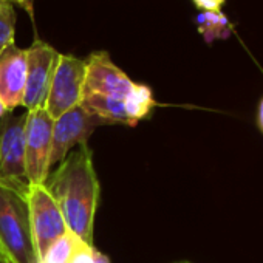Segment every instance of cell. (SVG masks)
Instances as JSON below:
<instances>
[{
	"label": "cell",
	"instance_id": "1",
	"mask_svg": "<svg viewBox=\"0 0 263 263\" xmlns=\"http://www.w3.org/2000/svg\"><path fill=\"white\" fill-rule=\"evenodd\" d=\"M45 187L56 200L67 228L93 246L95 215L99 203V181L93 167V154L87 144L67 155L48 175Z\"/></svg>",
	"mask_w": 263,
	"mask_h": 263
},
{
	"label": "cell",
	"instance_id": "2",
	"mask_svg": "<svg viewBox=\"0 0 263 263\" xmlns=\"http://www.w3.org/2000/svg\"><path fill=\"white\" fill-rule=\"evenodd\" d=\"M0 246L13 263H41L27 191L0 180Z\"/></svg>",
	"mask_w": 263,
	"mask_h": 263
},
{
	"label": "cell",
	"instance_id": "3",
	"mask_svg": "<svg viewBox=\"0 0 263 263\" xmlns=\"http://www.w3.org/2000/svg\"><path fill=\"white\" fill-rule=\"evenodd\" d=\"M27 200L30 206L33 237L42 263L54 243L68 232V228L56 200L45 184H30L27 189Z\"/></svg>",
	"mask_w": 263,
	"mask_h": 263
},
{
	"label": "cell",
	"instance_id": "4",
	"mask_svg": "<svg viewBox=\"0 0 263 263\" xmlns=\"http://www.w3.org/2000/svg\"><path fill=\"white\" fill-rule=\"evenodd\" d=\"M53 124L45 108L27 111L25 122V167L30 184H45L50 175Z\"/></svg>",
	"mask_w": 263,
	"mask_h": 263
},
{
	"label": "cell",
	"instance_id": "5",
	"mask_svg": "<svg viewBox=\"0 0 263 263\" xmlns=\"http://www.w3.org/2000/svg\"><path fill=\"white\" fill-rule=\"evenodd\" d=\"M85 82V59L71 54H59L45 110L53 121L81 104Z\"/></svg>",
	"mask_w": 263,
	"mask_h": 263
},
{
	"label": "cell",
	"instance_id": "6",
	"mask_svg": "<svg viewBox=\"0 0 263 263\" xmlns=\"http://www.w3.org/2000/svg\"><path fill=\"white\" fill-rule=\"evenodd\" d=\"M25 122L27 113L0 119V180L27 191L30 183L25 167Z\"/></svg>",
	"mask_w": 263,
	"mask_h": 263
},
{
	"label": "cell",
	"instance_id": "7",
	"mask_svg": "<svg viewBox=\"0 0 263 263\" xmlns=\"http://www.w3.org/2000/svg\"><path fill=\"white\" fill-rule=\"evenodd\" d=\"M27 51V85L22 107L27 111L45 108L51 79L61 53L50 44L36 39Z\"/></svg>",
	"mask_w": 263,
	"mask_h": 263
},
{
	"label": "cell",
	"instance_id": "8",
	"mask_svg": "<svg viewBox=\"0 0 263 263\" xmlns=\"http://www.w3.org/2000/svg\"><path fill=\"white\" fill-rule=\"evenodd\" d=\"M105 124L102 119L88 113L84 107L76 105L53 124V146L50 155V167L59 164L73 147L87 144L98 125Z\"/></svg>",
	"mask_w": 263,
	"mask_h": 263
},
{
	"label": "cell",
	"instance_id": "9",
	"mask_svg": "<svg viewBox=\"0 0 263 263\" xmlns=\"http://www.w3.org/2000/svg\"><path fill=\"white\" fill-rule=\"evenodd\" d=\"M132 81L118 65L113 64L107 51H93L85 59V82L82 95H104L113 98H127L135 90Z\"/></svg>",
	"mask_w": 263,
	"mask_h": 263
},
{
	"label": "cell",
	"instance_id": "10",
	"mask_svg": "<svg viewBox=\"0 0 263 263\" xmlns=\"http://www.w3.org/2000/svg\"><path fill=\"white\" fill-rule=\"evenodd\" d=\"M27 85V51L16 44L0 51V101L8 113L24 102Z\"/></svg>",
	"mask_w": 263,
	"mask_h": 263
},
{
	"label": "cell",
	"instance_id": "11",
	"mask_svg": "<svg viewBox=\"0 0 263 263\" xmlns=\"http://www.w3.org/2000/svg\"><path fill=\"white\" fill-rule=\"evenodd\" d=\"M16 10L10 0H0V51L16 44Z\"/></svg>",
	"mask_w": 263,
	"mask_h": 263
},
{
	"label": "cell",
	"instance_id": "12",
	"mask_svg": "<svg viewBox=\"0 0 263 263\" xmlns=\"http://www.w3.org/2000/svg\"><path fill=\"white\" fill-rule=\"evenodd\" d=\"M198 24L200 31L209 42L226 36L224 31L228 30V21L221 13H203L198 16Z\"/></svg>",
	"mask_w": 263,
	"mask_h": 263
},
{
	"label": "cell",
	"instance_id": "13",
	"mask_svg": "<svg viewBox=\"0 0 263 263\" xmlns=\"http://www.w3.org/2000/svg\"><path fill=\"white\" fill-rule=\"evenodd\" d=\"M192 2L203 13H220L226 0H192Z\"/></svg>",
	"mask_w": 263,
	"mask_h": 263
},
{
	"label": "cell",
	"instance_id": "14",
	"mask_svg": "<svg viewBox=\"0 0 263 263\" xmlns=\"http://www.w3.org/2000/svg\"><path fill=\"white\" fill-rule=\"evenodd\" d=\"M10 2L21 5L31 16V19H33V5H34V0H10Z\"/></svg>",
	"mask_w": 263,
	"mask_h": 263
},
{
	"label": "cell",
	"instance_id": "15",
	"mask_svg": "<svg viewBox=\"0 0 263 263\" xmlns=\"http://www.w3.org/2000/svg\"><path fill=\"white\" fill-rule=\"evenodd\" d=\"M93 261L95 263H110V258L105 254H102L101 251L93 248Z\"/></svg>",
	"mask_w": 263,
	"mask_h": 263
},
{
	"label": "cell",
	"instance_id": "16",
	"mask_svg": "<svg viewBox=\"0 0 263 263\" xmlns=\"http://www.w3.org/2000/svg\"><path fill=\"white\" fill-rule=\"evenodd\" d=\"M258 125H260V128H261V132H263V99H261V102H260V107H258Z\"/></svg>",
	"mask_w": 263,
	"mask_h": 263
},
{
	"label": "cell",
	"instance_id": "17",
	"mask_svg": "<svg viewBox=\"0 0 263 263\" xmlns=\"http://www.w3.org/2000/svg\"><path fill=\"white\" fill-rule=\"evenodd\" d=\"M10 260H8V257H7V254L4 252V249H2V246H0V263H8Z\"/></svg>",
	"mask_w": 263,
	"mask_h": 263
},
{
	"label": "cell",
	"instance_id": "18",
	"mask_svg": "<svg viewBox=\"0 0 263 263\" xmlns=\"http://www.w3.org/2000/svg\"><path fill=\"white\" fill-rule=\"evenodd\" d=\"M7 113H8V110L5 108L4 102H2V101H0V119H2V118H4V116L7 115Z\"/></svg>",
	"mask_w": 263,
	"mask_h": 263
},
{
	"label": "cell",
	"instance_id": "19",
	"mask_svg": "<svg viewBox=\"0 0 263 263\" xmlns=\"http://www.w3.org/2000/svg\"><path fill=\"white\" fill-rule=\"evenodd\" d=\"M177 263H189V261H177Z\"/></svg>",
	"mask_w": 263,
	"mask_h": 263
},
{
	"label": "cell",
	"instance_id": "20",
	"mask_svg": "<svg viewBox=\"0 0 263 263\" xmlns=\"http://www.w3.org/2000/svg\"><path fill=\"white\" fill-rule=\"evenodd\" d=\"M8 263H13V261H8Z\"/></svg>",
	"mask_w": 263,
	"mask_h": 263
}]
</instances>
